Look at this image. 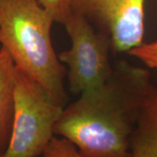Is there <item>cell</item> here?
I'll use <instances>...</instances> for the list:
<instances>
[{
    "label": "cell",
    "mask_w": 157,
    "mask_h": 157,
    "mask_svg": "<svg viewBox=\"0 0 157 157\" xmlns=\"http://www.w3.org/2000/svg\"><path fill=\"white\" fill-rule=\"evenodd\" d=\"M152 86L147 70L119 60L105 82L64 107L54 135L84 157H131V138Z\"/></svg>",
    "instance_id": "1"
},
{
    "label": "cell",
    "mask_w": 157,
    "mask_h": 157,
    "mask_svg": "<svg viewBox=\"0 0 157 157\" xmlns=\"http://www.w3.org/2000/svg\"><path fill=\"white\" fill-rule=\"evenodd\" d=\"M54 21L39 0H0V45L17 70L65 107L67 75L51 39Z\"/></svg>",
    "instance_id": "2"
},
{
    "label": "cell",
    "mask_w": 157,
    "mask_h": 157,
    "mask_svg": "<svg viewBox=\"0 0 157 157\" xmlns=\"http://www.w3.org/2000/svg\"><path fill=\"white\" fill-rule=\"evenodd\" d=\"M64 107L16 68L14 110L10 140L0 157H39L54 136Z\"/></svg>",
    "instance_id": "3"
},
{
    "label": "cell",
    "mask_w": 157,
    "mask_h": 157,
    "mask_svg": "<svg viewBox=\"0 0 157 157\" xmlns=\"http://www.w3.org/2000/svg\"><path fill=\"white\" fill-rule=\"evenodd\" d=\"M63 25L71 39V47L58 57L61 63L67 65L69 89L79 95L97 87L110 76L112 43L108 35L76 12L72 11Z\"/></svg>",
    "instance_id": "4"
},
{
    "label": "cell",
    "mask_w": 157,
    "mask_h": 157,
    "mask_svg": "<svg viewBox=\"0 0 157 157\" xmlns=\"http://www.w3.org/2000/svg\"><path fill=\"white\" fill-rule=\"evenodd\" d=\"M146 0H73L72 11L108 35L114 52H128L143 43Z\"/></svg>",
    "instance_id": "5"
},
{
    "label": "cell",
    "mask_w": 157,
    "mask_h": 157,
    "mask_svg": "<svg viewBox=\"0 0 157 157\" xmlns=\"http://www.w3.org/2000/svg\"><path fill=\"white\" fill-rule=\"evenodd\" d=\"M131 157H157V86H152L131 138Z\"/></svg>",
    "instance_id": "6"
},
{
    "label": "cell",
    "mask_w": 157,
    "mask_h": 157,
    "mask_svg": "<svg viewBox=\"0 0 157 157\" xmlns=\"http://www.w3.org/2000/svg\"><path fill=\"white\" fill-rule=\"evenodd\" d=\"M16 67L10 54L0 48V156L6 151L11 137L14 110Z\"/></svg>",
    "instance_id": "7"
},
{
    "label": "cell",
    "mask_w": 157,
    "mask_h": 157,
    "mask_svg": "<svg viewBox=\"0 0 157 157\" xmlns=\"http://www.w3.org/2000/svg\"><path fill=\"white\" fill-rule=\"evenodd\" d=\"M39 157H84L69 140L54 135Z\"/></svg>",
    "instance_id": "8"
},
{
    "label": "cell",
    "mask_w": 157,
    "mask_h": 157,
    "mask_svg": "<svg viewBox=\"0 0 157 157\" xmlns=\"http://www.w3.org/2000/svg\"><path fill=\"white\" fill-rule=\"evenodd\" d=\"M73 0H39L52 17L54 23L64 25L72 12Z\"/></svg>",
    "instance_id": "9"
},
{
    "label": "cell",
    "mask_w": 157,
    "mask_h": 157,
    "mask_svg": "<svg viewBox=\"0 0 157 157\" xmlns=\"http://www.w3.org/2000/svg\"><path fill=\"white\" fill-rule=\"evenodd\" d=\"M144 63L147 67L157 70V41L151 43H142L139 46L127 52Z\"/></svg>",
    "instance_id": "10"
}]
</instances>
